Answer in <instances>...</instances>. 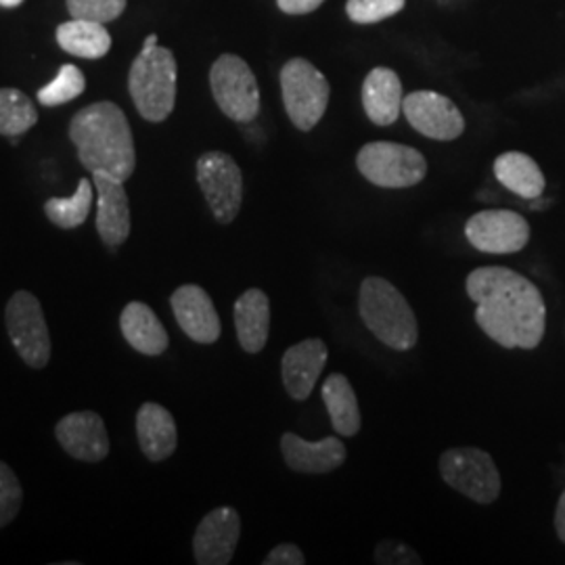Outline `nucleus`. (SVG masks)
<instances>
[{
    "label": "nucleus",
    "mask_w": 565,
    "mask_h": 565,
    "mask_svg": "<svg viewBox=\"0 0 565 565\" xmlns=\"http://www.w3.org/2000/svg\"><path fill=\"white\" fill-rule=\"evenodd\" d=\"M467 296L478 303L476 323L503 348L532 350L545 338L546 306L541 289L505 266L469 273Z\"/></svg>",
    "instance_id": "obj_1"
},
{
    "label": "nucleus",
    "mask_w": 565,
    "mask_h": 565,
    "mask_svg": "<svg viewBox=\"0 0 565 565\" xmlns=\"http://www.w3.org/2000/svg\"><path fill=\"white\" fill-rule=\"evenodd\" d=\"M70 139L78 160L90 172H107L128 181L137 166L135 139L126 114L116 103H93L81 109L70 124Z\"/></svg>",
    "instance_id": "obj_2"
},
{
    "label": "nucleus",
    "mask_w": 565,
    "mask_h": 565,
    "mask_svg": "<svg viewBox=\"0 0 565 565\" xmlns=\"http://www.w3.org/2000/svg\"><path fill=\"white\" fill-rule=\"evenodd\" d=\"M179 67L170 49L158 44L151 34L142 44L139 57L130 67L128 88L139 114L147 121H163L177 103Z\"/></svg>",
    "instance_id": "obj_3"
},
{
    "label": "nucleus",
    "mask_w": 565,
    "mask_h": 565,
    "mask_svg": "<svg viewBox=\"0 0 565 565\" xmlns=\"http://www.w3.org/2000/svg\"><path fill=\"white\" fill-rule=\"evenodd\" d=\"M359 310L366 329L392 350L406 352L419 342V327L403 294L382 277H366L361 285Z\"/></svg>",
    "instance_id": "obj_4"
},
{
    "label": "nucleus",
    "mask_w": 565,
    "mask_h": 565,
    "mask_svg": "<svg viewBox=\"0 0 565 565\" xmlns=\"http://www.w3.org/2000/svg\"><path fill=\"white\" fill-rule=\"evenodd\" d=\"M282 105L302 132L312 130L327 111L329 105V82L323 74L306 60H291L281 70Z\"/></svg>",
    "instance_id": "obj_5"
},
{
    "label": "nucleus",
    "mask_w": 565,
    "mask_h": 565,
    "mask_svg": "<svg viewBox=\"0 0 565 565\" xmlns=\"http://www.w3.org/2000/svg\"><path fill=\"white\" fill-rule=\"evenodd\" d=\"M356 166L366 181L382 189H408L424 181L427 162L424 156L401 142L377 141L364 145Z\"/></svg>",
    "instance_id": "obj_6"
},
{
    "label": "nucleus",
    "mask_w": 565,
    "mask_h": 565,
    "mask_svg": "<svg viewBox=\"0 0 565 565\" xmlns=\"http://www.w3.org/2000/svg\"><path fill=\"white\" fill-rule=\"evenodd\" d=\"M210 86L226 118L245 124L260 114V88L252 67L242 57H218L210 70Z\"/></svg>",
    "instance_id": "obj_7"
},
{
    "label": "nucleus",
    "mask_w": 565,
    "mask_h": 565,
    "mask_svg": "<svg viewBox=\"0 0 565 565\" xmlns=\"http://www.w3.org/2000/svg\"><path fill=\"white\" fill-rule=\"evenodd\" d=\"M446 484L480 505H490L501 494V476L492 457L480 448H450L440 457Z\"/></svg>",
    "instance_id": "obj_8"
},
{
    "label": "nucleus",
    "mask_w": 565,
    "mask_h": 565,
    "mask_svg": "<svg viewBox=\"0 0 565 565\" xmlns=\"http://www.w3.org/2000/svg\"><path fill=\"white\" fill-rule=\"evenodd\" d=\"M7 331L21 361L42 369L51 361V333L41 302L30 291H15L4 310Z\"/></svg>",
    "instance_id": "obj_9"
},
{
    "label": "nucleus",
    "mask_w": 565,
    "mask_h": 565,
    "mask_svg": "<svg viewBox=\"0 0 565 565\" xmlns=\"http://www.w3.org/2000/svg\"><path fill=\"white\" fill-rule=\"evenodd\" d=\"M198 182L216 223H233L242 210V168L223 151H207L198 160Z\"/></svg>",
    "instance_id": "obj_10"
},
{
    "label": "nucleus",
    "mask_w": 565,
    "mask_h": 565,
    "mask_svg": "<svg viewBox=\"0 0 565 565\" xmlns=\"http://www.w3.org/2000/svg\"><path fill=\"white\" fill-rule=\"evenodd\" d=\"M469 243L484 254H515L530 242V224L511 210H484L465 224Z\"/></svg>",
    "instance_id": "obj_11"
},
{
    "label": "nucleus",
    "mask_w": 565,
    "mask_h": 565,
    "mask_svg": "<svg viewBox=\"0 0 565 565\" xmlns=\"http://www.w3.org/2000/svg\"><path fill=\"white\" fill-rule=\"evenodd\" d=\"M404 118L427 139L455 141L463 135L465 118L459 107L434 90H417L403 102Z\"/></svg>",
    "instance_id": "obj_12"
},
{
    "label": "nucleus",
    "mask_w": 565,
    "mask_h": 565,
    "mask_svg": "<svg viewBox=\"0 0 565 565\" xmlns=\"http://www.w3.org/2000/svg\"><path fill=\"white\" fill-rule=\"evenodd\" d=\"M242 534V518L233 507L210 511L193 536V553L200 565L231 564Z\"/></svg>",
    "instance_id": "obj_13"
},
{
    "label": "nucleus",
    "mask_w": 565,
    "mask_h": 565,
    "mask_svg": "<svg viewBox=\"0 0 565 565\" xmlns=\"http://www.w3.org/2000/svg\"><path fill=\"white\" fill-rule=\"evenodd\" d=\"M61 448L84 463H99L109 455V434L102 415L93 411L70 413L55 427Z\"/></svg>",
    "instance_id": "obj_14"
},
{
    "label": "nucleus",
    "mask_w": 565,
    "mask_h": 565,
    "mask_svg": "<svg viewBox=\"0 0 565 565\" xmlns=\"http://www.w3.org/2000/svg\"><path fill=\"white\" fill-rule=\"evenodd\" d=\"M97 191V233L109 252H116L130 235V202L124 181L107 174L93 172Z\"/></svg>",
    "instance_id": "obj_15"
},
{
    "label": "nucleus",
    "mask_w": 565,
    "mask_h": 565,
    "mask_svg": "<svg viewBox=\"0 0 565 565\" xmlns=\"http://www.w3.org/2000/svg\"><path fill=\"white\" fill-rule=\"evenodd\" d=\"M170 303L177 323L189 335V340L214 343L221 338V317L212 298L200 285H182L172 294Z\"/></svg>",
    "instance_id": "obj_16"
},
{
    "label": "nucleus",
    "mask_w": 565,
    "mask_h": 565,
    "mask_svg": "<svg viewBox=\"0 0 565 565\" xmlns=\"http://www.w3.org/2000/svg\"><path fill=\"white\" fill-rule=\"evenodd\" d=\"M327 363L323 340H303L291 345L281 361L282 385L294 401H306L319 382Z\"/></svg>",
    "instance_id": "obj_17"
},
{
    "label": "nucleus",
    "mask_w": 565,
    "mask_h": 565,
    "mask_svg": "<svg viewBox=\"0 0 565 565\" xmlns=\"http://www.w3.org/2000/svg\"><path fill=\"white\" fill-rule=\"evenodd\" d=\"M281 452L287 467L298 473H329L342 467L348 457L345 446L338 438L308 443L291 431L281 436Z\"/></svg>",
    "instance_id": "obj_18"
},
{
    "label": "nucleus",
    "mask_w": 565,
    "mask_h": 565,
    "mask_svg": "<svg viewBox=\"0 0 565 565\" xmlns=\"http://www.w3.org/2000/svg\"><path fill=\"white\" fill-rule=\"evenodd\" d=\"M403 82L390 67H375L363 84V105L369 120L392 126L403 111Z\"/></svg>",
    "instance_id": "obj_19"
},
{
    "label": "nucleus",
    "mask_w": 565,
    "mask_h": 565,
    "mask_svg": "<svg viewBox=\"0 0 565 565\" xmlns=\"http://www.w3.org/2000/svg\"><path fill=\"white\" fill-rule=\"evenodd\" d=\"M137 436L141 445L142 455L160 463L168 459L179 445V431L174 417L162 404L145 403L137 413Z\"/></svg>",
    "instance_id": "obj_20"
},
{
    "label": "nucleus",
    "mask_w": 565,
    "mask_h": 565,
    "mask_svg": "<svg viewBox=\"0 0 565 565\" xmlns=\"http://www.w3.org/2000/svg\"><path fill=\"white\" fill-rule=\"evenodd\" d=\"M120 329L124 340L145 356H160L170 345L168 331L147 303H128L121 310Z\"/></svg>",
    "instance_id": "obj_21"
},
{
    "label": "nucleus",
    "mask_w": 565,
    "mask_h": 565,
    "mask_svg": "<svg viewBox=\"0 0 565 565\" xmlns=\"http://www.w3.org/2000/svg\"><path fill=\"white\" fill-rule=\"evenodd\" d=\"M235 329L243 350L258 354L268 342L270 302L263 289H247L235 302Z\"/></svg>",
    "instance_id": "obj_22"
},
{
    "label": "nucleus",
    "mask_w": 565,
    "mask_h": 565,
    "mask_svg": "<svg viewBox=\"0 0 565 565\" xmlns=\"http://www.w3.org/2000/svg\"><path fill=\"white\" fill-rule=\"evenodd\" d=\"M494 177L509 191L524 200H539L545 191V177L539 163L520 151H509L497 158Z\"/></svg>",
    "instance_id": "obj_23"
},
{
    "label": "nucleus",
    "mask_w": 565,
    "mask_h": 565,
    "mask_svg": "<svg viewBox=\"0 0 565 565\" xmlns=\"http://www.w3.org/2000/svg\"><path fill=\"white\" fill-rule=\"evenodd\" d=\"M321 394L333 429L345 438L356 436L361 429V411L354 387L348 382V377L340 373L329 375L321 387Z\"/></svg>",
    "instance_id": "obj_24"
},
{
    "label": "nucleus",
    "mask_w": 565,
    "mask_h": 565,
    "mask_svg": "<svg viewBox=\"0 0 565 565\" xmlns=\"http://www.w3.org/2000/svg\"><path fill=\"white\" fill-rule=\"evenodd\" d=\"M57 42L65 53L82 60H102L111 49V36L99 21H65L57 28Z\"/></svg>",
    "instance_id": "obj_25"
},
{
    "label": "nucleus",
    "mask_w": 565,
    "mask_h": 565,
    "mask_svg": "<svg viewBox=\"0 0 565 565\" xmlns=\"http://www.w3.org/2000/svg\"><path fill=\"white\" fill-rule=\"evenodd\" d=\"M93 195L95 182L82 179L72 198H51L44 203V214L60 228H78L88 218V212L93 207Z\"/></svg>",
    "instance_id": "obj_26"
},
{
    "label": "nucleus",
    "mask_w": 565,
    "mask_h": 565,
    "mask_svg": "<svg viewBox=\"0 0 565 565\" xmlns=\"http://www.w3.org/2000/svg\"><path fill=\"white\" fill-rule=\"evenodd\" d=\"M39 121L32 99L18 88H0V135L20 137Z\"/></svg>",
    "instance_id": "obj_27"
},
{
    "label": "nucleus",
    "mask_w": 565,
    "mask_h": 565,
    "mask_svg": "<svg viewBox=\"0 0 565 565\" xmlns=\"http://www.w3.org/2000/svg\"><path fill=\"white\" fill-rule=\"evenodd\" d=\"M84 88H86L84 74H82L76 65L67 63V65H61L57 78L49 82L46 86H42L36 97L46 107H57V105L74 102L76 97H81Z\"/></svg>",
    "instance_id": "obj_28"
},
{
    "label": "nucleus",
    "mask_w": 565,
    "mask_h": 565,
    "mask_svg": "<svg viewBox=\"0 0 565 565\" xmlns=\"http://www.w3.org/2000/svg\"><path fill=\"white\" fill-rule=\"evenodd\" d=\"M406 0H348L345 13L354 23H377L401 13Z\"/></svg>",
    "instance_id": "obj_29"
},
{
    "label": "nucleus",
    "mask_w": 565,
    "mask_h": 565,
    "mask_svg": "<svg viewBox=\"0 0 565 565\" xmlns=\"http://www.w3.org/2000/svg\"><path fill=\"white\" fill-rule=\"evenodd\" d=\"M23 503V490L15 471L0 461V527L11 524Z\"/></svg>",
    "instance_id": "obj_30"
},
{
    "label": "nucleus",
    "mask_w": 565,
    "mask_h": 565,
    "mask_svg": "<svg viewBox=\"0 0 565 565\" xmlns=\"http://www.w3.org/2000/svg\"><path fill=\"white\" fill-rule=\"evenodd\" d=\"M67 9L74 20L107 23L120 18L126 0H67Z\"/></svg>",
    "instance_id": "obj_31"
},
{
    "label": "nucleus",
    "mask_w": 565,
    "mask_h": 565,
    "mask_svg": "<svg viewBox=\"0 0 565 565\" xmlns=\"http://www.w3.org/2000/svg\"><path fill=\"white\" fill-rule=\"evenodd\" d=\"M377 564H422V557L404 543L385 541L375 551Z\"/></svg>",
    "instance_id": "obj_32"
},
{
    "label": "nucleus",
    "mask_w": 565,
    "mask_h": 565,
    "mask_svg": "<svg viewBox=\"0 0 565 565\" xmlns=\"http://www.w3.org/2000/svg\"><path fill=\"white\" fill-rule=\"evenodd\" d=\"M264 565H303L306 557L302 551L291 543L275 546L266 557H264Z\"/></svg>",
    "instance_id": "obj_33"
},
{
    "label": "nucleus",
    "mask_w": 565,
    "mask_h": 565,
    "mask_svg": "<svg viewBox=\"0 0 565 565\" xmlns=\"http://www.w3.org/2000/svg\"><path fill=\"white\" fill-rule=\"evenodd\" d=\"M324 0H277L279 9L287 15H306L317 11Z\"/></svg>",
    "instance_id": "obj_34"
},
{
    "label": "nucleus",
    "mask_w": 565,
    "mask_h": 565,
    "mask_svg": "<svg viewBox=\"0 0 565 565\" xmlns=\"http://www.w3.org/2000/svg\"><path fill=\"white\" fill-rule=\"evenodd\" d=\"M555 530L559 534V539L565 543V492L557 503V511H555Z\"/></svg>",
    "instance_id": "obj_35"
},
{
    "label": "nucleus",
    "mask_w": 565,
    "mask_h": 565,
    "mask_svg": "<svg viewBox=\"0 0 565 565\" xmlns=\"http://www.w3.org/2000/svg\"><path fill=\"white\" fill-rule=\"evenodd\" d=\"M21 2L23 0H0V7H9L11 9V7H20Z\"/></svg>",
    "instance_id": "obj_36"
}]
</instances>
